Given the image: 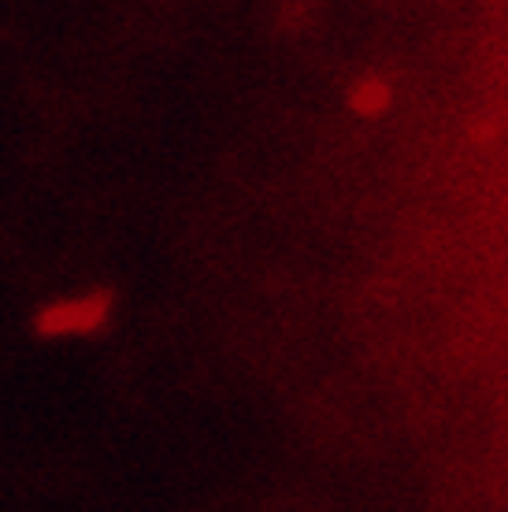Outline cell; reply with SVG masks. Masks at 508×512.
Returning <instances> with one entry per match:
<instances>
[{
	"instance_id": "obj_1",
	"label": "cell",
	"mask_w": 508,
	"mask_h": 512,
	"mask_svg": "<svg viewBox=\"0 0 508 512\" xmlns=\"http://www.w3.org/2000/svg\"><path fill=\"white\" fill-rule=\"evenodd\" d=\"M108 297H82V301H64V305L49 308L38 320L45 334H67V331H89L104 320Z\"/></svg>"
}]
</instances>
